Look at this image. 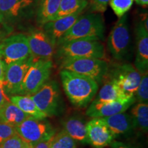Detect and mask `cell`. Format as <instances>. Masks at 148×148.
I'll return each instance as SVG.
<instances>
[{"instance_id": "obj_1", "label": "cell", "mask_w": 148, "mask_h": 148, "mask_svg": "<svg viewBox=\"0 0 148 148\" xmlns=\"http://www.w3.org/2000/svg\"><path fill=\"white\" fill-rule=\"evenodd\" d=\"M60 79L66 95L79 108L87 106L97 92L98 83L86 75L62 69Z\"/></svg>"}, {"instance_id": "obj_2", "label": "cell", "mask_w": 148, "mask_h": 148, "mask_svg": "<svg viewBox=\"0 0 148 148\" xmlns=\"http://www.w3.org/2000/svg\"><path fill=\"white\" fill-rule=\"evenodd\" d=\"M104 24L100 14L89 13L77 18L75 23L56 42L62 45L64 42L77 39H103Z\"/></svg>"}, {"instance_id": "obj_3", "label": "cell", "mask_w": 148, "mask_h": 148, "mask_svg": "<svg viewBox=\"0 0 148 148\" xmlns=\"http://www.w3.org/2000/svg\"><path fill=\"white\" fill-rule=\"evenodd\" d=\"M56 54L62 59L69 58H104L106 53L102 44L97 40L77 39L60 45Z\"/></svg>"}, {"instance_id": "obj_4", "label": "cell", "mask_w": 148, "mask_h": 148, "mask_svg": "<svg viewBox=\"0 0 148 148\" xmlns=\"http://www.w3.org/2000/svg\"><path fill=\"white\" fill-rule=\"evenodd\" d=\"M30 97L47 116H58L64 110V103L56 81L47 82Z\"/></svg>"}, {"instance_id": "obj_5", "label": "cell", "mask_w": 148, "mask_h": 148, "mask_svg": "<svg viewBox=\"0 0 148 148\" xmlns=\"http://www.w3.org/2000/svg\"><path fill=\"white\" fill-rule=\"evenodd\" d=\"M62 69L75 72L101 82L108 71L107 62L102 59L93 58H69L62 60Z\"/></svg>"}, {"instance_id": "obj_6", "label": "cell", "mask_w": 148, "mask_h": 148, "mask_svg": "<svg viewBox=\"0 0 148 148\" xmlns=\"http://www.w3.org/2000/svg\"><path fill=\"white\" fill-rule=\"evenodd\" d=\"M16 132L25 143L34 145L51 139L56 130L47 120L29 116L15 127Z\"/></svg>"}, {"instance_id": "obj_7", "label": "cell", "mask_w": 148, "mask_h": 148, "mask_svg": "<svg viewBox=\"0 0 148 148\" xmlns=\"http://www.w3.org/2000/svg\"><path fill=\"white\" fill-rule=\"evenodd\" d=\"M52 66L51 60L34 61L24 77L20 95L31 96L36 93L48 81Z\"/></svg>"}, {"instance_id": "obj_8", "label": "cell", "mask_w": 148, "mask_h": 148, "mask_svg": "<svg viewBox=\"0 0 148 148\" xmlns=\"http://www.w3.org/2000/svg\"><path fill=\"white\" fill-rule=\"evenodd\" d=\"M0 56L5 65L29 58L32 54L27 36L18 34L5 38L0 44Z\"/></svg>"}, {"instance_id": "obj_9", "label": "cell", "mask_w": 148, "mask_h": 148, "mask_svg": "<svg viewBox=\"0 0 148 148\" xmlns=\"http://www.w3.org/2000/svg\"><path fill=\"white\" fill-rule=\"evenodd\" d=\"M130 43L127 16L123 15L116 22L108 38V47L111 54L116 60H123L129 51Z\"/></svg>"}, {"instance_id": "obj_10", "label": "cell", "mask_w": 148, "mask_h": 148, "mask_svg": "<svg viewBox=\"0 0 148 148\" xmlns=\"http://www.w3.org/2000/svg\"><path fill=\"white\" fill-rule=\"evenodd\" d=\"M113 79L121 92L127 98L134 97L141 79V75L135 67L130 64L118 65L111 74Z\"/></svg>"}, {"instance_id": "obj_11", "label": "cell", "mask_w": 148, "mask_h": 148, "mask_svg": "<svg viewBox=\"0 0 148 148\" xmlns=\"http://www.w3.org/2000/svg\"><path fill=\"white\" fill-rule=\"evenodd\" d=\"M34 61V58L32 56L26 60L12 62L5 65L3 81L7 95H20L24 77Z\"/></svg>"}, {"instance_id": "obj_12", "label": "cell", "mask_w": 148, "mask_h": 148, "mask_svg": "<svg viewBox=\"0 0 148 148\" xmlns=\"http://www.w3.org/2000/svg\"><path fill=\"white\" fill-rule=\"evenodd\" d=\"M136 101L135 97L124 101H101L93 100L86 110V115L92 118H102L124 112Z\"/></svg>"}, {"instance_id": "obj_13", "label": "cell", "mask_w": 148, "mask_h": 148, "mask_svg": "<svg viewBox=\"0 0 148 148\" xmlns=\"http://www.w3.org/2000/svg\"><path fill=\"white\" fill-rule=\"evenodd\" d=\"M88 143L96 148L110 145L116 136L107 127L101 118H92L86 123Z\"/></svg>"}, {"instance_id": "obj_14", "label": "cell", "mask_w": 148, "mask_h": 148, "mask_svg": "<svg viewBox=\"0 0 148 148\" xmlns=\"http://www.w3.org/2000/svg\"><path fill=\"white\" fill-rule=\"evenodd\" d=\"M29 49L34 60H51L54 45L44 31L36 30L27 36Z\"/></svg>"}, {"instance_id": "obj_15", "label": "cell", "mask_w": 148, "mask_h": 148, "mask_svg": "<svg viewBox=\"0 0 148 148\" xmlns=\"http://www.w3.org/2000/svg\"><path fill=\"white\" fill-rule=\"evenodd\" d=\"M134 66L141 75L148 73V33L142 23H138L136 27V56Z\"/></svg>"}, {"instance_id": "obj_16", "label": "cell", "mask_w": 148, "mask_h": 148, "mask_svg": "<svg viewBox=\"0 0 148 148\" xmlns=\"http://www.w3.org/2000/svg\"><path fill=\"white\" fill-rule=\"evenodd\" d=\"M80 13L63 16L44 24V32L50 38L53 45L75 23Z\"/></svg>"}, {"instance_id": "obj_17", "label": "cell", "mask_w": 148, "mask_h": 148, "mask_svg": "<svg viewBox=\"0 0 148 148\" xmlns=\"http://www.w3.org/2000/svg\"><path fill=\"white\" fill-rule=\"evenodd\" d=\"M35 0H0V21L12 20L23 15Z\"/></svg>"}, {"instance_id": "obj_18", "label": "cell", "mask_w": 148, "mask_h": 148, "mask_svg": "<svg viewBox=\"0 0 148 148\" xmlns=\"http://www.w3.org/2000/svg\"><path fill=\"white\" fill-rule=\"evenodd\" d=\"M114 136L129 134L134 128V123L131 116L126 112L101 118Z\"/></svg>"}, {"instance_id": "obj_19", "label": "cell", "mask_w": 148, "mask_h": 148, "mask_svg": "<svg viewBox=\"0 0 148 148\" xmlns=\"http://www.w3.org/2000/svg\"><path fill=\"white\" fill-rule=\"evenodd\" d=\"M63 130L75 140L88 143L86 123L78 116H70L62 121Z\"/></svg>"}, {"instance_id": "obj_20", "label": "cell", "mask_w": 148, "mask_h": 148, "mask_svg": "<svg viewBox=\"0 0 148 148\" xmlns=\"http://www.w3.org/2000/svg\"><path fill=\"white\" fill-rule=\"evenodd\" d=\"M30 116L24 113L11 101L5 103L0 108V121L15 127Z\"/></svg>"}, {"instance_id": "obj_21", "label": "cell", "mask_w": 148, "mask_h": 148, "mask_svg": "<svg viewBox=\"0 0 148 148\" xmlns=\"http://www.w3.org/2000/svg\"><path fill=\"white\" fill-rule=\"evenodd\" d=\"M10 100L27 115L37 119L47 118V116L38 108L30 96L21 95H11Z\"/></svg>"}, {"instance_id": "obj_22", "label": "cell", "mask_w": 148, "mask_h": 148, "mask_svg": "<svg viewBox=\"0 0 148 148\" xmlns=\"http://www.w3.org/2000/svg\"><path fill=\"white\" fill-rule=\"evenodd\" d=\"M130 99L131 98H127L121 92L113 79L110 78L103 85L95 99L101 101H124Z\"/></svg>"}, {"instance_id": "obj_23", "label": "cell", "mask_w": 148, "mask_h": 148, "mask_svg": "<svg viewBox=\"0 0 148 148\" xmlns=\"http://www.w3.org/2000/svg\"><path fill=\"white\" fill-rule=\"evenodd\" d=\"M61 0H41L37 12V21L44 25L55 19Z\"/></svg>"}, {"instance_id": "obj_24", "label": "cell", "mask_w": 148, "mask_h": 148, "mask_svg": "<svg viewBox=\"0 0 148 148\" xmlns=\"http://www.w3.org/2000/svg\"><path fill=\"white\" fill-rule=\"evenodd\" d=\"M134 127L144 132H147L148 129V103H138L131 110Z\"/></svg>"}, {"instance_id": "obj_25", "label": "cell", "mask_w": 148, "mask_h": 148, "mask_svg": "<svg viewBox=\"0 0 148 148\" xmlns=\"http://www.w3.org/2000/svg\"><path fill=\"white\" fill-rule=\"evenodd\" d=\"M87 5L88 0H61L55 19L75 13H80Z\"/></svg>"}, {"instance_id": "obj_26", "label": "cell", "mask_w": 148, "mask_h": 148, "mask_svg": "<svg viewBox=\"0 0 148 148\" xmlns=\"http://www.w3.org/2000/svg\"><path fill=\"white\" fill-rule=\"evenodd\" d=\"M50 148H77V143L62 130L51 138Z\"/></svg>"}, {"instance_id": "obj_27", "label": "cell", "mask_w": 148, "mask_h": 148, "mask_svg": "<svg viewBox=\"0 0 148 148\" xmlns=\"http://www.w3.org/2000/svg\"><path fill=\"white\" fill-rule=\"evenodd\" d=\"M134 0H110V5L114 14L121 18L130 9Z\"/></svg>"}, {"instance_id": "obj_28", "label": "cell", "mask_w": 148, "mask_h": 148, "mask_svg": "<svg viewBox=\"0 0 148 148\" xmlns=\"http://www.w3.org/2000/svg\"><path fill=\"white\" fill-rule=\"evenodd\" d=\"M147 73L141 75L140 84L135 92V99L138 103H147L148 101V75Z\"/></svg>"}, {"instance_id": "obj_29", "label": "cell", "mask_w": 148, "mask_h": 148, "mask_svg": "<svg viewBox=\"0 0 148 148\" xmlns=\"http://www.w3.org/2000/svg\"><path fill=\"white\" fill-rule=\"evenodd\" d=\"M15 134H16L15 127L0 121V145Z\"/></svg>"}, {"instance_id": "obj_30", "label": "cell", "mask_w": 148, "mask_h": 148, "mask_svg": "<svg viewBox=\"0 0 148 148\" xmlns=\"http://www.w3.org/2000/svg\"><path fill=\"white\" fill-rule=\"evenodd\" d=\"M25 142L17 134L8 138L0 145L1 148H22Z\"/></svg>"}, {"instance_id": "obj_31", "label": "cell", "mask_w": 148, "mask_h": 148, "mask_svg": "<svg viewBox=\"0 0 148 148\" xmlns=\"http://www.w3.org/2000/svg\"><path fill=\"white\" fill-rule=\"evenodd\" d=\"M110 0H92L91 8L96 12H103L107 8V5Z\"/></svg>"}, {"instance_id": "obj_32", "label": "cell", "mask_w": 148, "mask_h": 148, "mask_svg": "<svg viewBox=\"0 0 148 148\" xmlns=\"http://www.w3.org/2000/svg\"><path fill=\"white\" fill-rule=\"evenodd\" d=\"M8 101H10V97H8L5 91L4 81L3 79H0V108Z\"/></svg>"}, {"instance_id": "obj_33", "label": "cell", "mask_w": 148, "mask_h": 148, "mask_svg": "<svg viewBox=\"0 0 148 148\" xmlns=\"http://www.w3.org/2000/svg\"><path fill=\"white\" fill-rule=\"evenodd\" d=\"M50 141L51 139H49L45 141L37 143L34 145H32L33 148H50Z\"/></svg>"}, {"instance_id": "obj_34", "label": "cell", "mask_w": 148, "mask_h": 148, "mask_svg": "<svg viewBox=\"0 0 148 148\" xmlns=\"http://www.w3.org/2000/svg\"><path fill=\"white\" fill-rule=\"evenodd\" d=\"M110 145L112 148H132L126 144L122 143V142L114 141V140L110 143Z\"/></svg>"}, {"instance_id": "obj_35", "label": "cell", "mask_w": 148, "mask_h": 148, "mask_svg": "<svg viewBox=\"0 0 148 148\" xmlns=\"http://www.w3.org/2000/svg\"><path fill=\"white\" fill-rule=\"evenodd\" d=\"M5 64L3 61L1 59V56H0V79H3L4 78V73H5Z\"/></svg>"}, {"instance_id": "obj_36", "label": "cell", "mask_w": 148, "mask_h": 148, "mask_svg": "<svg viewBox=\"0 0 148 148\" xmlns=\"http://www.w3.org/2000/svg\"><path fill=\"white\" fill-rule=\"evenodd\" d=\"M134 1H136V3H138V5L143 7L147 6L148 4V0H134Z\"/></svg>"}, {"instance_id": "obj_37", "label": "cell", "mask_w": 148, "mask_h": 148, "mask_svg": "<svg viewBox=\"0 0 148 148\" xmlns=\"http://www.w3.org/2000/svg\"><path fill=\"white\" fill-rule=\"evenodd\" d=\"M22 148H33V146L32 144L25 143V144H24V145L23 146V147Z\"/></svg>"}, {"instance_id": "obj_38", "label": "cell", "mask_w": 148, "mask_h": 148, "mask_svg": "<svg viewBox=\"0 0 148 148\" xmlns=\"http://www.w3.org/2000/svg\"><path fill=\"white\" fill-rule=\"evenodd\" d=\"M0 148H1V147H0Z\"/></svg>"}]
</instances>
